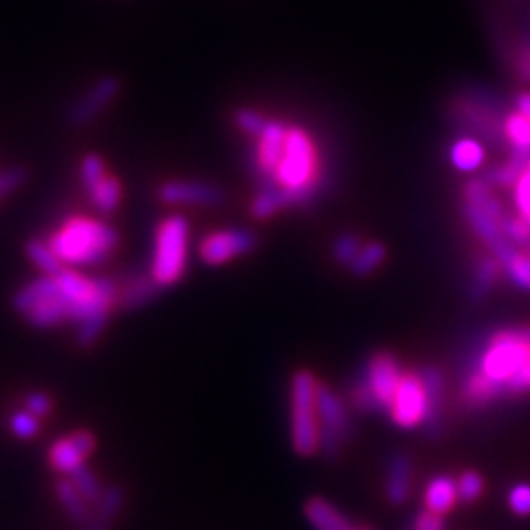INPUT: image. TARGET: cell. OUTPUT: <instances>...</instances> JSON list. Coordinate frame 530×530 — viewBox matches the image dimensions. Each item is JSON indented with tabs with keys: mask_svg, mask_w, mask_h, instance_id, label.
<instances>
[{
	"mask_svg": "<svg viewBox=\"0 0 530 530\" xmlns=\"http://www.w3.org/2000/svg\"><path fill=\"white\" fill-rule=\"evenodd\" d=\"M506 277L511 279L519 290H530V252L515 250L511 259L502 263Z\"/></svg>",
	"mask_w": 530,
	"mask_h": 530,
	"instance_id": "cell-33",
	"label": "cell"
},
{
	"mask_svg": "<svg viewBox=\"0 0 530 530\" xmlns=\"http://www.w3.org/2000/svg\"><path fill=\"white\" fill-rule=\"evenodd\" d=\"M67 477L73 484H76V489L84 495V500H87L91 506L98 504V500L102 497L106 486L102 484L98 473H95L87 462L80 464L78 469H73Z\"/></svg>",
	"mask_w": 530,
	"mask_h": 530,
	"instance_id": "cell-30",
	"label": "cell"
},
{
	"mask_svg": "<svg viewBox=\"0 0 530 530\" xmlns=\"http://www.w3.org/2000/svg\"><path fill=\"white\" fill-rule=\"evenodd\" d=\"M524 391H530V363L519 371L511 383H508L506 396H517V394H524Z\"/></svg>",
	"mask_w": 530,
	"mask_h": 530,
	"instance_id": "cell-47",
	"label": "cell"
},
{
	"mask_svg": "<svg viewBox=\"0 0 530 530\" xmlns=\"http://www.w3.org/2000/svg\"><path fill=\"white\" fill-rule=\"evenodd\" d=\"M159 292H162V285L153 279V274L151 277H135L120 290L115 305H118L124 312L140 310V307L153 303L159 296Z\"/></svg>",
	"mask_w": 530,
	"mask_h": 530,
	"instance_id": "cell-21",
	"label": "cell"
},
{
	"mask_svg": "<svg viewBox=\"0 0 530 530\" xmlns=\"http://www.w3.org/2000/svg\"><path fill=\"white\" fill-rule=\"evenodd\" d=\"M453 118L482 140H489L491 144L506 142L504 118L497 120L493 106L482 98H460L453 106Z\"/></svg>",
	"mask_w": 530,
	"mask_h": 530,
	"instance_id": "cell-9",
	"label": "cell"
},
{
	"mask_svg": "<svg viewBox=\"0 0 530 530\" xmlns=\"http://www.w3.org/2000/svg\"><path fill=\"white\" fill-rule=\"evenodd\" d=\"M530 363L528 330H502L491 336L473 369L504 389Z\"/></svg>",
	"mask_w": 530,
	"mask_h": 530,
	"instance_id": "cell-5",
	"label": "cell"
},
{
	"mask_svg": "<svg viewBox=\"0 0 530 530\" xmlns=\"http://www.w3.org/2000/svg\"><path fill=\"white\" fill-rule=\"evenodd\" d=\"M259 246V237L246 228H232L212 232L199 246V257L208 265H221L241 254L254 252Z\"/></svg>",
	"mask_w": 530,
	"mask_h": 530,
	"instance_id": "cell-10",
	"label": "cell"
},
{
	"mask_svg": "<svg viewBox=\"0 0 530 530\" xmlns=\"http://www.w3.org/2000/svg\"><path fill=\"white\" fill-rule=\"evenodd\" d=\"M504 137L511 151H530V120L517 111L504 115Z\"/></svg>",
	"mask_w": 530,
	"mask_h": 530,
	"instance_id": "cell-32",
	"label": "cell"
},
{
	"mask_svg": "<svg viewBox=\"0 0 530 530\" xmlns=\"http://www.w3.org/2000/svg\"><path fill=\"white\" fill-rule=\"evenodd\" d=\"M274 179L281 188L288 190L292 206H305L318 195L323 182V166L318 148L299 126H290L288 144H285V155Z\"/></svg>",
	"mask_w": 530,
	"mask_h": 530,
	"instance_id": "cell-1",
	"label": "cell"
},
{
	"mask_svg": "<svg viewBox=\"0 0 530 530\" xmlns=\"http://www.w3.org/2000/svg\"><path fill=\"white\" fill-rule=\"evenodd\" d=\"M502 228H504V235L506 239L513 243L515 248H528L530 246V224L522 217H508L504 215L502 221Z\"/></svg>",
	"mask_w": 530,
	"mask_h": 530,
	"instance_id": "cell-37",
	"label": "cell"
},
{
	"mask_svg": "<svg viewBox=\"0 0 530 530\" xmlns=\"http://www.w3.org/2000/svg\"><path fill=\"white\" fill-rule=\"evenodd\" d=\"M56 497L58 504L62 506V511H65L71 522L82 530L91 517V504L84 500V495L76 489V484H73L67 475L56 480Z\"/></svg>",
	"mask_w": 530,
	"mask_h": 530,
	"instance_id": "cell-22",
	"label": "cell"
},
{
	"mask_svg": "<svg viewBox=\"0 0 530 530\" xmlns=\"http://www.w3.org/2000/svg\"><path fill=\"white\" fill-rule=\"evenodd\" d=\"M387 259V250L383 243H365L363 248H360V252L356 254V259L352 261V265H349V270H352V274H356V277H369L371 272H376L380 265H383V261Z\"/></svg>",
	"mask_w": 530,
	"mask_h": 530,
	"instance_id": "cell-31",
	"label": "cell"
},
{
	"mask_svg": "<svg viewBox=\"0 0 530 530\" xmlns=\"http://www.w3.org/2000/svg\"><path fill=\"white\" fill-rule=\"evenodd\" d=\"M349 400H352V405L358 409V411H365V413H371V411H380L378 407V402L374 398V394H371V389L369 385L365 383V378L360 376L352 391H349Z\"/></svg>",
	"mask_w": 530,
	"mask_h": 530,
	"instance_id": "cell-42",
	"label": "cell"
},
{
	"mask_svg": "<svg viewBox=\"0 0 530 530\" xmlns=\"http://www.w3.org/2000/svg\"><path fill=\"white\" fill-rule=\"evenodd\" d=\"M389 413L400 429H416L427 422V391H424L422 374L418 371L402 374Z\"/></svg>",
	"mask_w": 530,
	"mask_h": 530,
	"instance_id": "cell-8",
	"label": "cell"
},
{
	"mask_svg": "<svg viewBox=\"0 0 530 530\" xmlns=\"http://www.w3.org/2000/svg\"><path fill=\"white\" fill-rule=\"evenodd\" d=\"M513 204H515L517 215L526 219L530 224V164L526 166V171L513 186Z\"/></svg>",
	"mask_w": 530,
	"mask_h": 530,
	"instance_id": "cell-40",
	"label": "cell"
},
{
	"mask_svg": "<svg viewBox=\"0 0 530 530\" xmlns=\"http://www.w3.org/2000/svg\"><path fill=\"white\" fill-rule=\"evenodd\" d=\"M515 109L517 113H522L526 120H530V93L528 91L515 95Z\"/></svg>",
	"mask_w": 530,
	"mask_h": 530,
	"instance_id": "cell-48",
	"label": "cell"
},
{
	"mask_svg": "<svg viewBox=\"0 0 530 530\" xmlns=\"http://www.w3.org/2000/svg\"><path fill=\"white\" fill-rule=\"evenodd\" d=\"M502 263L497 261L493 254L491 257H484L477 263V268L473 272V279H471V288H469V296L471 301H482L486 296L491 294V290L495 288L497 279H500V272H502Z\"/></svg>",
	"mask_w": 530,
	"mask_h": 530,
	"instance_id": "cell-25",
	"label": "cell"
},
{
	"mask_svg": "<svg viewBox=\"0 0 530 530\" xmlns=\"http://www.w3.org/2000/svg\"><path fill=\"white\" fill-rule=\"evenodd\" d=\"M316 411L318 427H321V451L327 460H336L345 442L354 438V422L349 416V407L341 396L325 383L316 385Z\"/></svg>",
	"mask_w": 530,
	"mask_h": 530,
	"instance_id": "cell-7",
	"label": "cell"
},
{
	"mask_svg": "<svg viewBox=\"0 0 530 530\" xmlns=\"http://www.w3.org/2000/svg\"><path fill=\"white\" fill-rule=\"evenodd\" d=\"M413 489V462L407 453H394L387 464L385 497L389 504H407Z\"/></svg>",
	"mask_w": 530,
	"mask_h": 530,
	"instance_id": "cell-15",
	"label": "cell"
},
{
	"mask_svg": "<svg viewBox=\"0 0 530 530\" xmlns=\"http://www.w3.org/2000/svg\"><path fill=\"white\" fill-rule=\"evenodd\" d=\"M106 177V168H104V162H102V157L100 155H95V153H89V155H84L82 157V164H80V179H82V186L89 190L98 186L102 179Z\"/></svg>",
	"mask_w": 530,
	"mask_h": 530,
	"instance_id": "cell-36",
	"label": "cell"
},
{
	"mask_svg": "<svg viewBox=\"0 0 530 530\" xmlns=\"http://www.w3.org/2000/svg\"><path fill=\"white\" fill-rule=\"evenodd\" d=\"M449 159L460 173H473L484 164V146L475 137H458L451 146Z\"/></svg>",
	"mask_w": 530,
	"mask_h": 530,
	"instance_id": "cell-23",
	"label": "cell"
},
{
	"mask_svg": "<svg viewBox=\"0 0 530 530\" xmlns=\"http://www.w3.org/2000/svg\"><path fill=\"white\" fill-rule=\"evenodd\" d=\"M360 248H363V243H360V239L356 235H341L336 241H334V259L341 263V265H352V261L356 259V254L360 252Z\"/></svg>",
	"mask_w": 530,
	"mask_h": 530,
	"instance_id": "cell-41",
	"label": "cell"
},
{
	"mask_svg": "<svg viewBox=\"0 0 530 530\" xmlns=\"http://www.w3.org/2000/svg\"><path fill=\"white\" fill-rule=\"evenodd\" d=\"M528 338H530V330H528Z\"/></svg>",
	"mask_w": 530,
	"mask_h": 530,
	"instance_id": "cell-50",
	"label": "cell"
},
{
	"mask_svg": "<svg viewBox=\"0 0 530 530\" xmlns=\"http://www.w3.org/2000/svg\"><path fill=\"white\" fill-rule=\"evenodd\" d=\"M25 409L29 413H34L36 418H45L51 413V398L45 391H34L25 398Z\"/></svg>",
	"mask_w": 530,
	"mask_h": 530,
	"instance_id": "cell-45",
	"label": "cell"
},
{
	"mask_svg": "<svg viewBox=\"0 0 530 530\" xmlns=\"http://www.w3.org/2000/svg\"><path fill=\"white\" fill-rule=\"evenodd\" d=\"M316 378L312 371L299 369L290 385V433L296 455L310 458L321 447V427L316 411Z\"/></svg>",
	"mask_w": 530,
	"mask_h": 530,
	"instance_id": "cell-4",
	"label": "cell"
},
{
	"mask_svg": "<svg viewBox=\"0 0 530 530\" xmlns=\"http://www.w3.org/2000/svg\"><path fill=\"white\" fill-rule=\"evenodd\" d=\"M522 73L530 80V51L524 53V58H522Z\"/></svg>",
	"mask_w": 530,
	"mask_h": 530,
	"instance_id": "cell-49",
	"label": "cell"
},
{
	"mask_svg": "<svg viewBox=\"0 0 530 530\" xmlns=\"http://www.w3.org/2000/svg\"><path fill=\"white\" fill-rule=\"evenodd\" d=\"M95 442L98 440L91 431H76L71 436L56 440L47 451L49 466L60 475H69L95 451Z\"/></svg>",
	"mask_w": 530,
	"mask_h": 530,
	"instance_id": "cell-13",
	"label": "cell"
},
{
	"mask_svg": "<svg viewBox=\"0 0 530 530\" xmlns=\"http://www.w3.org/2000/svg\"><path fill=\"white\" fill-rule=\"evenodd\" d=\"M458 502V480H455V477L447 473L431 477L427 489H424V508H427V511L444 517L453 511Z\"/></svg>",
	"mask_w": 530,
	"mask_h": 530,
	"instance_id": "cell-18",
	"label": "cell"
},
{
	"mask_svg": "<svg viewBox=\"0 0 530 530\" xmlns=\"http://www.w3.org/2000/svg\"><path fill=\"white\" fill-rule=\"evenodd\" d=\"M120 91H122V80L118 76H104L100 80H95L89 91L71 106L67 113V122L71 126H76V129L91 124L106 106L118 98Z\"/></svg>",
	"mask_w": 530,
	"mask_h": 530,
	"instance_id": "cell-11",
	"label": "cell"
},
{
	"mask_svg": "<svg viewBox=\"0 0 530 530\" xmlns=\"http://www.w3.org/2000/svg\"><path fill=\"white\" fill-rule=\"evenodd\" d=\"M508 506L511 511L519 517L530 515V484H515L511 491H508Z\"/></svg>",
	"mask_w": 530,
	"mask_h": 530,
	"instance_id": "cell-43",
	"label": "cell"
},
{
	"mask_svg": "<svg viewBox=\"0 0 530 530\" xmlns=\"http://www.w3.org/2000/svg\"><path fill=\"white\" fill-rule=\"evenodd\" d=\"M402 374H405V371L400 369L396 356L389 352H380L367 363L363 378L369 385L371 394H374L380 409L389 411L391 402H394V396H396V389L402 380Z\"/></svg>",
	"mask_w": 530,
	"mask_h": 530,
	"instance_id": "cell-12",
	"label": "cell"
},
{
	"mask_svg": "<svg viewBox=\"0 0 530 530\" xmlns=\"http://www.w3.org/2000/svg\"><path fill=\"white\" fill-rule=\"evenodd\" d=\"M126 504V491L120 484H109L104 489L98 504H93V511L89 522L84 524L82 530H111L115 519L120 517Z\"/></svg>",
	"mask_w": 530,
	"mask_h": 530,
	"instance_id": "cell-17",
	"label": "cell"
},
{
	"mask_svg": "<svg viewBox=\"0 0 530 530\" xmlns=\"http://www.w3.org/2000/svg\"><path fill=\"white\" fill-rule=\"evenodd\" d=\"M235 124H237L239 131L248 133V135H254V137H259L265 131V126L270 124V120L265 118L263 113L254 111V109H239L235 113Z\"/></svg>",
	"mask_w": 530,
	"mask_h": 530,
	"instance_id": "cell-39",
	"label": "cell"
},
{
	"mask_svg": "<svg viewBox=\"0 0 530 530\" xmlns=\"http://www.w3.org/2000/svg\"><path fill=\"white\" fill-rule=\"evenodd\" d=\"M484 493V477L477 471H464L458 477L460 504H475Z\"/></svg>",
	"mask_w": 530,
	"mask_h": 530,
	"instance_id": "cell-34",
	"label": "cell"
},
{
	"mask_svg": "<svg viewBox=\"0 0 530 530\" xmlns=\"http://www.w3.org/2000/svg\"><path fill=\"white\" fill-rule=\"evenodd\" d=\"M91 201L100 215H113L122 201V184L118 177L106 175L102 182L91 190Z\"/></svg>",
	"mask_w": 530,
	"mask_h": 530,
	"instance_id": "cell-28",
	"label": "cell"
},
{
	"mask_svg": "<svg viewBox=\"0 0 530 530\" xmlns=\"http://www.w3.org/2000/svg\"><path fill=\"white\" fill-rule=\"evenodd\" d=\"M288 206H292L288 190L281 186H274V188L259 190V195L252 199L250 212L254 219H268L274 215V212H279L281 208H288Z\"/></svg>",
	"mask_w": 530,
	"mask_h": 530,
	"instance_id": "cell-26",
	"label": "cell"
},
{
	"mask_svg": "<svg viewBox=\"0 0 530 530\" xmlns=\"http://www.w3.org/2000/svg\"><path fill=\"white\" fill-rule=\"evenodd\" d=\"M411 530H444V519L424 508V511H420L416 517H413Z\"/></svg>",
	"mask_w": 530,
	"mask_h": 530,
	"instance_id": "cell-46",
	"label": "cell"
},
{
	"mask_svg": "<svg viewBox=\"0 0 530 530\" xmlns=\"http://www.w3.org/2000/svg\"><path fill=\"white\" fill-rule=\"evenodd\" d=\"M27 179L25 168H7V171H0V197L12 193L18 186H23Z\"/></svg>",
	"mask_w": 530,
	"mask_h": 530,
	"instance_id": "cell-44",
	"label": "cell"
},
{
	"mask_svg": "<svg viewBox=\"0 0 530 530\" xmlns=\"http://www.w3.org/2000/svg\"><path fill=\"white\" fill-rule=\"evenodd\" d=\"M9 431L14 433L20 440H31L36 438L40 433V418H36L34 413L25 411H16L9 416Z\"/></svg>",
	"mask_w": 530,
	"mask_h": 530,
	"instance_id": "cell-35",
	"label": "cell"
},
{
	"mask_svg": "<svg viewBox=\"0 0 530 530\" xmlns=\"http://www.w3.org/2000/svg\"><path fill=\"white\" fill-rule=\"evenodd\" d=\"M58 281V290H60V299L65 303H80L87 301L95 294V279H87L82 274L73 272L69 268L56 274Z\"/></svg>",
	"mask_w": 530,
	"mask_h": 530,
	"instance_id": "cell-24",
	"label": "cell"
},
{
	"mask_svg": "<svg viewBox=\"0 0 530 530\" xmlns=\"http://www.w3.org/2000/svg\"><path fill=\"white\" fill-rule=\"evenodd\" d=\"M25 252H27L29 261L34 263L42 274H47V277H56V274L65 270V265H62L58 254L53 252V248L49 246V241L31 239V241H27Z\"/></svg>",
	"mask_w": 530,
	"mask_h": 530,
	"instance_id": "cell-27",
	"label": "cell"
},
{
	"mask_svg": "<svg viewBox=\"0 0 530 530\" xmlns=\"http://www.w3.org/2000/svg\"><path fill=\"white\" fill-rule=\"evenodd\" d=\"M60 290H58V281L56 277H47V274H42L40 279H34L31 283H27L23 290H18L14 294V310L18 314H29L34 307L42 301H49V299H58Z\"/></svg>",
	"mask_w": 530,
	"mask_h": 530,
	"instance_id": "cell-20",
	"label": "cell"
},
{
	"mask_svg": "<svg viewBox=\"0 0 530 530\" xmlns=\"http://www.w3.org/2000/svg\"><path fill=\"white\" fill-rule=\"evenodd\" d=\"M159 199L171 206H219L224 204V190L204 182H164L157 188Z\"/></svg>",
	"mask_w": 530,
	"mask_h": 530,
	"instance_id": "cell-14",
	"label": "cell"
},
{
	"mask_svg": "<svg viewBox=\"0 0 530 530\" xmlns=\"http://www.w3.org/2000/svg\"><path fill=\"white\" fill-rule=\"evenodd\" d=\"M424 391H427V427L429 436L438 438L442 433V416H444V376L438 367H424L422 371Z\"/></svg>",
	"mask_w": 530,
	"mask_h": 530,
	"instance_id": "cell-16",
	"label": "cell"
},
{
	"mask_svg": "<svg viewBox=\"0 0 530 530\" xmlns=\"http://www.w3.org/2000/svg\"><path fill=\"white\" fill-rule=\"evenodd\" d=\"M27 321L34 327H40V330H47V327L65 323L67 321V303L62 301L60 296L58 299L42 301L27 314Z\"/></svg>",
	"mask_w": 530,
	"mask_h": 530,
	"instance_id": "cell-29",
	"label": "cell"
},
{
	"mask_svg": "<svg viewBox=\"0 0 530 530\" xmlns=\"http://www.w3.org/2000/svg\"><path fill=\"white\" fill-rule=\"evenodd\" d=\"M303 513L307 517V522L314 526V530H358L334 504L323 500V497H312V500H307L303 506Z\"/></svg>",
	"mask_w": 530,
	"mask_h": 530,
	"instance_id": "cell-19",
	"label": "cell"
},
{
	"mask_svg": "<svg viewBox=\"0 0 530 530\" xmlns=\"http://www.w3.org/2000/svg\"><path fill=\"white\" fill-rule=\"evenodd\" d=\"M106 323H109V314H98V316L87 318V321H82L78 336H76L78 345L80 347H91L102 336Z\"/></svg>",
	"mask_w": 530,
	"mask_h": 530,
	"instance_id": "cell-38",
	"label": "cell"
},
{
	"mask_svg": "<svg viewBox=\"0 0 530 530\" xmlns=\"http://www.w3.org/2000/svg\"><path fill=\"white\" fill-rule=\"evenodd\" d=\"M462 210L466 224L471 226L484 246L491 250L493 257L500 263L511 259V254L517 248L504 235V212L500 201L493 197L491 184L486 179H471V182L464 184Z\"/></svg>",
	"mask_w": 530,
	"mask_h": 530,
	"instance_id": "cell-3",
	"label": "cell"
},
{
	"mask_svg": "<svg viewBox=\"0 0 530 530\" xmlns=\"http://www.w3.org/2000/svg\"><path fill=\"white\" fill-rule=\"evenodd\" d=\"M62 263L98 265L120 246L118 230L102 221L73 217L49 239Z\"/></svg>",
	"mask_w": 530,
	"mask_h": 530,
	"instance_id": "cell-2",
	"label": "cell"
},
{
	"mask_svg": "<svg viewBox=\"0 0 530 530\" xmlns=\"http://www.w3.org/2000/svg\"><path fill=\"white\" fill-rule=\"evenodd\" d=\"M188 219L184 215L166 217L157 228L155 254H153V279L166 288L182 279L188 252Z\"/></svg>",
	"mask_w": 530,
	"mask_h": 530,
	"instance_id": "cell-6",
	"label": "cell"
}]
</instances>
